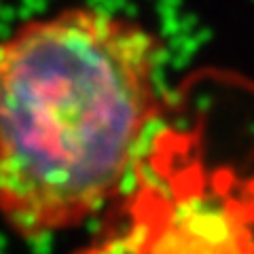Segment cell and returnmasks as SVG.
I'll list each match as a JSON object with an SVG mask.
<instances>
[{
    "mask_svg": "<svg viewBox=\"0 0 254 254\" xmlns=\"http://www.w3.org/2000/svg\"><path fill=\"white\" fill-rule=\"evenodd\" d=\"M165 41L93 4L0 38V218L38 242L83 227L136 168L163 113Z\"/></svg>",
    "mask_w": 254,
    "mask_h": 254,
    "instance_id": "6da1fadb",
    "label": "cell"
}]
</instances>
